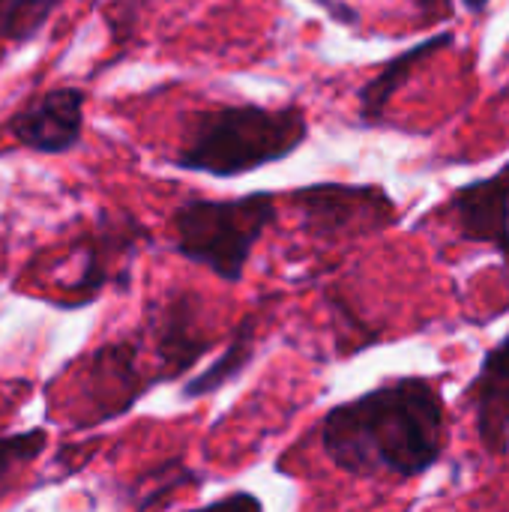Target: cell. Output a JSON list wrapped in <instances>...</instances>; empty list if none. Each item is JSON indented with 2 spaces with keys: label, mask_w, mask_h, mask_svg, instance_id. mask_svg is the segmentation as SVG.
Segmentation results:
<instances>
[{
  "label": "cell",
  "mask_w": 509,
  "mask_h": 512,
  "mask_svg": "<svg viewBox=\"0 0 509 512\" xmlns=\"http://www.w3.org/2000/svg\"><path fill=\"white\" fill-rule=\"evenodd\" d=\"M324 456L351 477L411 480L447 450V405L429 378H399L327 411Z\"/></svg>",
  "instance_id": "cell-1"
},
{
  "label": "cell",
  "mask_w": 509,
  "mask_h": 512,
  "mask_svg": "<svg viewBox=\"0 0 509 512\" xmlns=\"http://www.w3.org/2000/svg\"><path fill=\"white\" fill-rule=\"evenodd\" d=\"M309 138V120L300 105H216L195 111L171 165L210 177H243L297 153Z\"/></svg>",
  "instance_id": "cell-2"
},
{
  "label": "cell",
  "mask_w": 509,
  "mask_h": 512,
  "mask_svg": "<svg viewBox=\"0 0 509 512\" xmlns=\"http://www.w3.org/2000/svg\"><path fill=\"white\" fill-rule=\"evenodd\" d=\"M279 216V195L249 192L237 198H186L171 213V249L210 270L222 282H240L252 249Z\"/></svg>",
  "instance_id": "cell-3"
},
{
  "label": "cell",
  "mask_w": 509,
  "mask_h": 512,
  "mask_svg": "<svg viewBox=\"0 0 509 512\" xmlns=\"http://www.w3.org/2000/svg\"><path fill=\"white\" fill-rule=\"evenodd\" d=\"M303 228L318 240L369 237L399 222V207L378 183H312L291 195Z\"/></svg>",
  "instance_id": "cell-4"
},
{
  "label": "cell",
  "mask_w": 509,
  "mask_h": 512,
  "mask_svg": "<svg viewBox=\"0 0 509 512\" xmlns=\"http://www.w3.org/2000/svg\"><path fill=\"white\" fill-rule=\"evenodd\" d=\"M144 333L120 342H108L87 357L84 378V408L78 411L75 426L90 429L108 420L123 417L144 393H150L159 375L144 366Z\"/></svg>",
  "instance_id": "cell-5"
},
{
  "label": "cell",
  "mask_w": 509,
  "mask_h": 512,
  "mask_svg": "<svg viewBox=\"0 0 509 512\" xmlns=\"http://www.w3.org/2000/svg\"><path fill=\"white\" fill-rule=\"evenodd\" d=\"M84 102L81 87H48L27 96L6 120L9 135L24 150L42 156H60L84 138Z\"/></svg>",
  "instance_id": "cell-6"
},
{
  "label": "cell",
  "mask_w": 509,
  "mask_h": 512,
  "mask_svg": "<svg viewBox=\"0 0 509 512\" xmlns=\"http://www.w3.org/2000/svg\"><path fill=\"white\" fill-rule=\"evenodd\" d=\"M144 336L162 369L165 384L186 375L204 354L216 348L201 327V300L186 291H174L150 306Z\"/></svg>",
  "instance_id": "cell-7"
},
{
  "label": "cell",
  "mask_w": 509,
  "mask_h": 512,
  "mask_svg": "<svg viewBox=\"0 0 509 512\" xmlns=\"http://www.w3.org/2000/svg\"><path fill=\"white\" fill-rule=\"evenodd\" d=\"M441 213L453 219L459 240L492 246L509 264V162L492 177L459 186Z\"/></svg>",
  "instance_id": "cell-8"
},
{
  "label": "cell",
  "mask_w": 509,
  "mask_h": 512,
  "mask_svg": "<svg viewBox=\"0 0 509 512\" xmlns=\"http://www.w3.org/2000/svg\"><path fill=\"white\" fill-rule=\"evenodd\" d=\"M144 240H150V234L135 216L102 213L96 228L84 237V267L78 282L69 285V294H75L72 306L96 300V294L114 276V261L129 264V258L138 252V243Z\"/></svg>",
  "instance_id": "cell-9"
},
{
  "label": "cell",
  "mask_w": 509,
  "mask_h": 512,
  "mask_svg": "<svg viewBox=\"0 0 509 512\" xmlns=\"http://www.w3.org/2000/svg\"><path fill=\"white\" fill-rule=\"evenodd\" d=\"M465 402L474 411L477 438L486 453H509V333L486 351L477 378L465 390Z\"/></svg>",
  "instance_id": "cell-10"
},
{
  "label": "cell",
  "mask_w": 509,
  "mask_h": 512,
  "mask_svg": "<svg viewBox=\"0 0 509 512\" xmlns=\"http://www.w3.org/2000/svg\"><path fill=\"white\" fill-rule=\"evenodd\" d=\"M456 42V33L453 30H441V33H432L426 36L423 42L399 51L396 57H390L360 90H357V117H360V126L366 129H375V126H384V114H387V105L393 102V96L417 75L420 66H426L432 57H438L441 51H447L450 45Z\"/></svg>",
  "instance_id": "cell-11"
},
{
  "label": "cell",
  "mask_w": 509,
  "mask_h": 512,
  "mask_svg": "<svg viewBox=\"0 0 509 512\" xmlns=\"http://www.w3.org/2000/svg\"><path fill=\"white\" fill-rule=\"evenodd\" d=\"M255 330H258V321L255 318H246L237 330H234V336H231V342L225 345V351L201 372V375H195L192 381H186L183 384V399H201V396H210V393H219L225 384H231V381H237L246 369H249V363H252V357H255Z\"/></svg>",
  "instance_id": "cell-12"
},
{
  "label": "cell",
  "mask_w": 509,
  "mask_h": 512,
  "mask_svg": "<svg viewBox=\"0 0 509 512\" xmlns=\"http://www.w3.org/2000/svg\"><path fill=\"white\" fill-rule=\"evenodd\" d=\"M60 6L63 0H0V42H33Z\"/></svg>",
  "instance_id": "cell-13"
},
{
  "label": "cell",
  "mask_w": 509,
  "mask_h": 512,
  "mask_svg": "<svg viewBox=\"0 0 509 512\" xmlns=\"http://www.w3.org/2000/svg\"><path fill=\"white\" fill-rule=\"evenodd\" d=\"M183 483H201V477L195 471H189L180 459L165 462L153 471H147L138 480V489L132 492V512H147L156 501H162L165 495H171L174 489H180Z\"/></svg>",
  "instance_id": "cell-14"
},
{
  "label": "cell",
  "mask_w": 509,
  "mask_h": 512,
  "mask_svg": "<svg viewBox=\"0 0 509 512\" xmlns=\"http://www.w3.org/2000/svg\"><path fill=\"white\" fill-rule=\"evenodd\" d=\"M48 447V435L42 429H27V432H12L0 435V498L9 486V477L30 465L42 450Z\"/></svg>",
  "instance_id": "cell-15"
},
{
  "label": "cell",
  "mask_w": 509,
  "mask_h": 512,
  "mask_svg": "<svg viewBox=\"0 0 509 512\" xmlns=\"http://www.w3.org/2000/svg\"><path fill=\"white\" fill-rule=\"evenodd\" d=\"M105 18H108V30H111V36H114V42L123 45V42L132 39V33H135V27H138L141 0H111Z\"/></svg>",
  "instance_id": "cell-16"
},
{
  "label": "cell",
  "mask_w": 509,
  "mask_h": 512,
  "mask_svg": "<svg viewBox=\"0 0 509 512\" xmlns=\"http://www.w3.org/2000/svg\"><path fill=\"white\" fill-rule=\"evenodd\" d=\"M189 512H264V507L249 492H231V495H225L219 501H210V504H204V507Z\"/></svg>",
  "instance_id": "cell-17"
},
{
  "label": "cell",
  "mask_w": 509,
  "mask_h": 512,
  "mask_svg": "<svg viewBox=\"0 0 509 512\" xmlns=\"http://www.w3.org/2000/svg\"><path fill=\"white\" fill-rule=\"evenodd\" d=\"M414 3V12H417V21L420 24H435V21H444L453 15V0H411Z\"/></svg>",
  "instance_id": "cell-18"
},
{
  "label": "cell",
  "mask_w": 509,
  "mask_h": 512,
  "mask_svg": "<svg viewBox=\"0 0 509 512\" xmlns=\"http://www.w3.org/2000/svg\"><path fill=\"white\" fill-rule=\"evenodd\" d=\"M315 3H321L339 24H354V21H357V9L345 6L342 0H315Z\"/></svg>",
  "instance_id": "cell-19"
},
{
  "label": "cell",
  "mask_w": 509,
  "mask_h": 512,
  "mask_svg": "<svg viewBox=\"0 0 509 512\" xmlns=\"http://www.w3.org/2000/svg\"><path fill=\"white\" fill-rule=\"evenodd\" d=\"M462 6H465V12H471V15H483L486 9H489V3L492 0H459Z\"/></svg>",
  "instance_id": "cell-20"
},
{
  "label": "cell",
  "mask_w": 509,
  "mask_h": 512,
  "mask_svg": "<svg viewBox=\"0 0 509 512\" xmlns=\"http://www.w3.org/2000/svg\"><path fill=\"white\" fill-rule=\"evenodd\" d=\"M501 93H504V99H507V102H509V81H507V84H504V90H501Z\"/></svg>",
  "instance_id": "cell-21"
}]
</instances>
